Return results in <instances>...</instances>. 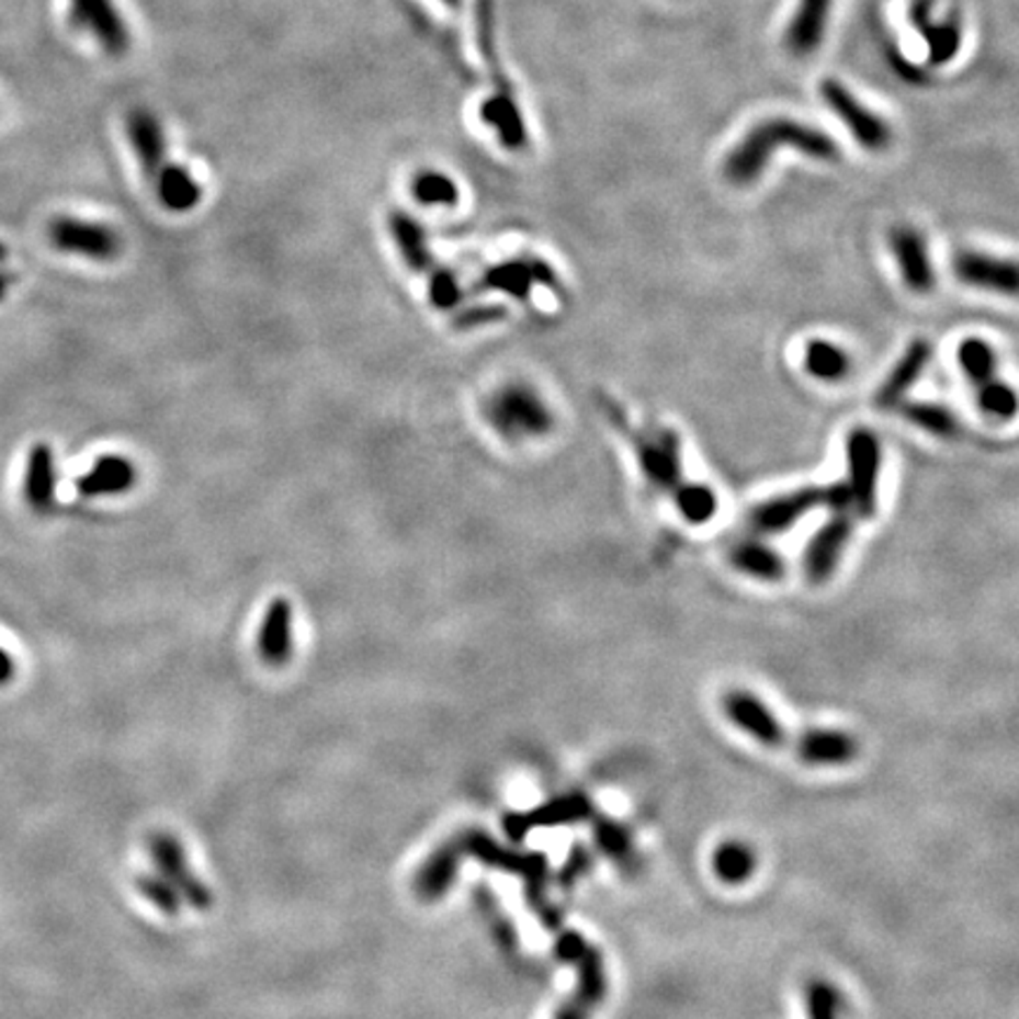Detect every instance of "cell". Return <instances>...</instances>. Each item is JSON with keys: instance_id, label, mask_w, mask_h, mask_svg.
<instances>
[{"instance_id": "6da1fadb", "label": "cell", "mask_w": 1019, "mask_h": 1019, "mask_svg": "<svg viewBox=\"0 0 1019 1019\" xmlns=\"http://www.w3.org/2000/svg\"><path fill=\"white\" fill-rule=\"evenodd\" d=\"M783 145L793 147L814 161L830 163L840 159L838 143L822 128H814V125L789 116H774L752 125L741 143L727 154L723 163L725 178L732 184L756 182L765 172L767 163H770L772 154Z\"/></svg>"}, {"instance_id": "7a4b0ae2", "label": "cell", "mask_w": 1019, "mask_h": 1019, "mask_svg": "<svg viewBox=\"0 0 1019 1019\" xmlns=\"http://www.w3.org/2000/svg\"><path fill=\"white\" fill-rule=\"evenodd\" d=\"M484 420L510 444L543 439L555 428V414L541 392L529 383H506L484 401Z\"/></svg>"}, {"instance_id": "3957f363", "label": "cell", "mask_w": 1019, "mask_h": 1019, "mask_svg": "<svg viewBox=\"0 0 1019 1019\" xmlns=\"http://www.w3.org/2000/svg\"><path fill=\"white\" fill-rule=\"evenodd\" d=\"M465 857H475L482 864L514 873L520 875L527 883V899L531 908L539 914V918L545 922V928H557L559 925V912L547 902L545 897V881H547V859L539 852H514L506 850L500 845L489 838L482 830H467V834L458 836Z\"/></svg>"}, {"instance_id": "277c9868", "label": "cell", "mask_w": 1019, "mask_h": 1019, "mask_svg": "<svg viewBox=\"0 0 1019 1019\" xmlns=\"http://www.w3.org/2000/svg\"><path fill=\"white\" fill-rule=\"evenodd\" d=\"M845 456H848V479H845V486L850 491L852 514L869 522L878 510V479H881L883 463L881 439L869 428H857L848 434V442H845Z\"/></svg>"}, {"instance_id": "5b68a950", "label": "cell", "mask_w": 1019, "mask_h": 1019, "mask_svg": "<svg viewBox=\"0 0 1019 1019\" xmlns=\"http://www.w3.org/2000/svg\"><path fill=\"white\" fill-rule=\"evenodd\" d=\"M819 95L861 147L869 151H883L890 147V123L871 112L867 104H861L854 92L845 83H840L838 78H824L819 83Z\"/></svg>"}, {"instance_id": "8992f818", "label": "cell", "mask_w": 1019, "mask_h": 1019, "mask_svg": "<svg viewBox=\"0 0 1019 1019\" xmlns=\"http://www.w3.org/2000/svg\"><path fill=\"white\" fill-rule=\"evenodd\" d=\"M48 239L61 253L102 262L114 260L123 248L121 234L116 229L104 223H90V219H78L69 215L50 219Z\"/></svg>"}, {"instance_id": "52a82bcc", "label": "cell", "mask_w": 1019, "mask_h": 1019, "mask_svg": "<svg viewBox=\"0 0 1019 1019\" xmlns=\"http://www.w3.org/2000/svg\"><path fill=\"white\" fill-rule=\"evenodd\" d=\"M633 446L642 475L654 489L670 494L682 482V444L668 428L642 430L633 434Z\"/></svg>"}, {"instance_id": "ba28073f", "label": "cell", "mask_w": 1019, "mask_h": 1019, "mask_svg": "<svg viewBox=\"0 0 1019 1019\" xmlns=\"http://www.w3.org/2000/svg\"><path fill=\"white\" fill-rule=\"evenodd\" d=\"M814 508H826V486H801L762 500L748 512V527L760 536L786 534Z\"/></svg>"}, {"instance_id": "9c48e42d", "label": "cell", "mask_w": 1019, "mask_h": 1019, "mask_svg": "<svg viewBox=\"0 0 1019 1019\" xmlns=\"http://www.w3.org/2000/svg\"><path fill=\"white\" fill-rule=\"evenodd\" d=\"M69 22L88 31L106 55L123 57L131 50V31L114 0H69Z\"/></svg>"}, {"instance_id": "30bf717a", "label": "cell", "mask_w": 1019, "mask_h": 1019, "mask_svg": "<svg viewBox=\"0 0 1019 1019\" xmlns=\"http://www.w3.org/2000/svg\"><path fill=\"white\" fill-rule=\"evenodd\" d=\"M852 534H854V522H852L850 512H834L828 517L805 547L803 567H805V576L809 584L814 586L826 584L828 578L836 574L838 564L845 555V547H848V543L852 541Z\"/></svg>"}, {"instance_id": "8fae6325", "label": "cell", "mask_w": 1019, "mask_h": 1019, "mask_svg": "<svg viewBox=\"0 0 1019 1019\" xmlns=\"http://www.w3.org/2000/svg\"><path fill=\"white\" fill-rule=\"evenodd\" d=\"M723 711L732 725L739 727L750 739L767 748H781L789 744V732L779 717L767 709V703L748 689H732L723 699Z\"/></svg>"}, {"instance_id": "7c38bea8", "label": "cell", "mask_w": 1019, "mask_h": 1019, "mask_svg": "<svg viewBox=\"0 0 1019 1019\" xmlns=\"http://www.w3.org/2000/svg\"><path fill=\"white\" fill-rule=\"evenodd\" d=\"M149 850L161 875L178 890V895L182 899L190 902L194 908H199V912H206V908H211L213 904L211 890L199 881V878L190 871V867H186L184 850L178 842V838H172L168 834H154L149 840Z\"/></svg>"}, {"instance_id": "4fadbf2b", "label": "cell", "mask_w": 1019, "mask_h": 1019, "mask_svg": "<svg viewBox=\"0 0 1019 1019\" xmlns=\"http://www.w3.org/2000/svg\"><path fill=\"white\" fill-rule=\"evenodd\" d=\"M890 248L895 256L904 286L914 293H930L937 284L930 246L922 234L908 225H899L890 234Z\"/></svg>"}, {"instance_id": "5bb4252c", "label": "cell", "mask_w": 1019, "mask_h": 1019, "mask_svg": "<svg viewBox=\"0 0 1019 1019\" xmlns=\"http://www.w3.org/2000/svg\"><path fill=\"white\" fill-rule=\"evenodd\" d=\"M953 274L970 288L1000 295H1015L1019 286V272L1012 260L986 256L980 253V250H961V253H955Z\"/></svg>"}, {"instance_id": "9a60e30c", "label": "cell", "mask_w": 1019, "mask_h": 1019, "mask_svg": "<svg viewBox=\"0 0 1019 1019\" xmlns=\"http://www.w3.org/2000/svg\"><path fill=\"white\" fill-rule=\"evenodd\" d=\"M592 803L584 793H571L555 797V801L545 803L531 812H512L503 817V828L510 840H522L531 828L539 826H562V824H576L592 817Z\"/></svg>"}, {"instance_id": "2e32d148", "label": "cell", "mask_w": 1019, "mask_h": 1019, "mask_svg": "<svg viewBox=\"0 0 1019 1019\" xmlns=\"http://www.w3.org/2000/svg\"><path fill=\"white\" fill-rule=\"evenodd\" d=\"M830 10H834V0H797L793 18L783 31V45L791 55L807 57L819 50Z\"/></svg>"}, {"instance_id": "e0dca14e", "label": "cell", "mask_w": 1019, "mask_h": 1019, "mask_svg": "<svg viewBox=\"0 0 1019 1019\" xmlns=\"http://www.w3.org/2000/svg\"><path fill=\"white\" fill-rule=\"evenodd\" d=\"M795 752L812 767H840L859 756V744L852 734L840 729H807L795 739Z\"/></svg>"}, {"instance_id": "ac0fdd59", "label": "cell", "mask_w": 1019, "mask_h": 1019, "mask_svg": "<svg viewBox=\"0 0 1019 1019\" xmlns=\"http://www.w3.org/2000/svg\"><path fill=\"white\" fill-rule=\"evenodd\" d=\"M930 359H932V344L928 340L916 338L904 350V354L899 356V362L892 366L885 383L878 387L875 404L881 406V409H892V406L902 404L904 397L908 395V389H912L918 383L922 371L928 369Z\"/></svg>"}, {"instance_id": "d6986e66", "label": "cell", "mask_w": 1019, "mask_h": 1019, "mask_svg": "<svg viewBox=\"0 0 1019 1019\" xmlns=\"http://www.w3.org/2000/svg\"><path fill=\"white\" fill-rule=\"evenodd\" d=\"M482 121L494 128L498 143L508 151H524L529 147V131L514 92L494 90L479 106Z\"/></svg>"}, {"instance_id": "ffe728a7", "label": "cell", "mask_w": 1019, "mask_h": 1019, "mask_svg": "<svg viewBox=\"0 0 1019 1019\" xmlns=\"http://www.w3.org/2000/svg\"><path fill=\"white\" fill-rule=\"evenodd\" d=\"M125 133H128L131 147L139 166H143L145 176L154 180L156 172L166 163V137L161 121L156 118V114L149 112V109L137 106L128 114V118H125Z\"/></svg>"}, {"instance_id": "44dd1931", "label": "cell", "mask_w": 1019, "mask_h": 1019, "mask_svg": "<svg viewBox=\"0 0 1019 1019\" xmlns=\"http://www.w3.org/2000/svg\"><path fill=\"white\" fill-rule=\"evenodd\" d=\"M930 8L932 0H916L912 10V22L918 29V34L928 43V61L932 67H944L961 53L963 34H961V20L951 14L947 22L932 24L930 22Z\"/></svg>"}, {"instance_id": "7402d4cb", "label": "cell", "mask_w": 1019, "mask_h": 1019, "mask_svg": "<svg viewBox=\"0 0 1019 1019\" xmlns=\"http://www.w3.org/2000/svg\"><path fill=\"white\" fill-rule=\"evenodd\" d=\"M463 857L465 852H463V845L458 838H453L444 842L442 848H437L426 859V864L420 867L416 875V881H414L416 895L426 902H434L439 897H444L451 890L453 881H456Z\"/></svg>"}, {"instance_id": "603a6c76", "label": "cell", "mask_w": 1019, "mask_h": 1019, "mask_svg": "<svg viewBox=\"0 0 1019 1019\" xmlns=\"http://www.w3.org/2000/svg\"><path fill=\"white\" fill-rule=\"evenodd\" d=\"M258 652L264 664L284 666L293 654V607L286 598H276L264 611L258 633Z\"/></svg>"}, {"instance_id": "cb8c5ba5", "label": "cell", "mask_w": 1019, "mask_h": 1019, "mask_svg": "<svg viewBox=\"0 0 1019 1019\" xmlns=\"http://www.w3.org/2000/svg\"><path fill=\"white\" fill-rule=\"evenodd\" d=\"M137 484V467L123 456H102L95 461L83 477H78L76 491L86 498L123 496Z\"/></svg>"}, {"instance_id": "d4e9b609", "label": "cell", "mask_w": 1019, "mask_h": 1019, "mask_svg": "<svg viewBox=\"0 0 1019 1019\" xmlns=\"http://www.w3.org/2000/svg\"><path fill=\"white\" fill-rule=\"evenodd\" d=\"M57 491V469L55 453L48 444H34L29 451L26 475H24V498L36 512H48L55 506Z\"/></svg>"}, {"instance_id": "484cf974", "label": "cell", "mask_w": 1019, "mask_h": 1019, "mask_svg": "<svg viewBox=\"0 0 1019 1019\" xmlns=\"http://www.w3.org/2000/svg\"><path fill=\"white\" fill-rule=\"evenodd\" d=\"M729 564L750 578H758L765 584L781 581L786 576V562L760 539H744L729 547Z\"/></svg>"}, {"instance_id": "4316f807", "label": "cell", "mask_w": 1019, "mask_h": 1019, "mask_svg": "<svg viewBox=\"0 0 1019 1019\" xmlns=\"http://www.w3.org/2000/svg\"><path fill=\"white\" fill-rule=\"evenodd\" d=\"M156 194L159 201L172 213H190L199 206L203 196L201 184L190 170L180 163H163L156 172Z\"/></svg>"}, {"instance_id": "83f0119b", "label": "cell", "mask_w": 1019, "mask_h": 1019, "mask_svg": "<svg viewBox=\"0 0 1019 1019\" xmlns=\"http://www.w3.org/2000/svg\"><path fill=\"white\" fill-rule=\"evenodd\" d=\"M387 225L409 270L428 272L432 268V253L428 248V234L418 219L404 211H392Z\"/></svg>"}, {"instance_id": "f1b7e54d", "label": "cell", "mask_w": 1019, "mask_h": 1019, "mask_svg": "<svg viewBox=\"0 0 1019 1019\" xmlns=\"http://www.w3.org/2000/svg\"><path fill=\"white\" fill-rule=\"evenodd\" d=\"M805 371L819 383H842L852 373V356L840 344L814 338L805 344Z\"/></svg>"}, {"instance_id": "f546056e", "label": "cell", "mask_w": 1019, "mask_h": 1019, "mask_svg": "<svg viewBox=\"0 0 1019 1019\" xmlns=\"http://www.w3.org/2000/svg\"><path fill=\"white\" fill-rule=\"evenodd\" d=\"M475 34H477V50L484 59L494 90L498 92H514L510 78L503 73L496 48V18H494V0H475Z\"/></svg>"}, {"instance_id": "4dcf8cb0", "label": "cell", "mask_w": 1019, "mask_h": 1019, "mask_svg": "<svg viewBox=\"0 0 1019 1019\" xmlns=\"http://www.w3.org/2000/svg\"><path fill=\"white\" fill-rule=\"evenodd\" d=\"M531 288H534V279H531L527 258L491 264L477 281V291H498L514 297V301H527Z\"/></svg>"}, {"instance_id": "1f68e13d", "label": "cell", "mask_w": 1019, "mask_h": 1019, "mask_svg": "<svg viewBox=\"0 0 1019 1019\" xmlns=\"http://www.w3.org/2000/svg\"><path fill=\"white\" fill-rule=\"evenodd\" d=\"M711 867L725 885H741L756 873L758 857L744 840H725L715 848Z\"/></svg>"}, {"instance_id": "d6a6232c", "label": "cell", "mask_w": 1019, "mask_h": 1019, "mask_svg": "<svg viewBox=\"0 0 1019 1019\" xmlns=\"http://www.w3.org/2000/svg\"><path fill=\"white\" fill-rule=\"evenodd\" d=\"M569 963L578 970V986L574 996L586 1000L590 1008H598L607 998V970L600 951L586 942Z\"/></svg>"}, {"instance_id": "836d02e7", "label": "cell", "mask_w": 1019, "mask_h": 1019, "mask_svg": "<svg viewBox=\"0 0 1019 1019\" xmlns=\"http://www.w3.org/2000/svg\"><path fill=\"white\" fill-rule=\"evenodd\" d=\"M902 416L918 430L939 439H955L963 432L961 420L955 418V414L935 401H906L902 406Z\"/></svg>"}, {"instance_id": "e575fe53", "label": "cell", "mask_w": 1019, "mask_h": 1019, "mask_svg": "<svg viewBox=\"0 0 1019 1019\" xmlns=\"http://www.w3.org/2000/svg\"><path fill=\"white\" fill-rule=\"evenodd\" d=\"M670 496L687 524H709L717 514V496L709 484L682 479L676 489L670 491Z\"/></svg>"}, {"instance_id": "d590c367", "label": "cell", "mask_w": 1019, "mask_h": 1019, "mask_svg": "<svg viewBox=\"0 0 1019 1019\" xmlns=\"http://www.w3.org/2000/svg\"><path fill=\"white\" fill-rule=\"evenodd\" d=\"M955 362H959L961 371L965 373V378L975 387L996 378L998 354L994 350V344L986 342L984 338L961 340L959 350H955Z\"/></svg>"}, {"instance_id": "8d00e7d4", "label": "cell", "mask_w": 1019, "mask_h": 1019, "mask_svg": "<svg viewBox=\"0 0 1019 1019\" xmlns=\"http://www.w3.org/2000/svg\"><path fill=\"white\" fill-rule=\"evenodd\" d=\"M411 196L420 206L453 208L458 203V184L439 170H420L411 180Z\"/></svg>"}, {"instance_id": "74e56055", "label": "cell", "mask_w": 1019, "mask_h": 1019, "mask_svg": "<svg viewBox=\"0 0 1019 1019\" xmlns=\"http://www.w3.org/2000/svg\"><path fill=\"white\" fill-rule=\"evenodd\" d=\"M980 411L996 420H1010L1017 414V395L1015 389L998 378L986 381L975 387Z\"/></svg>"}, {"instance_id": "f35d334b", "label": "cell", "mask_w": 1019, "mask_h": 1019, "mask_svg": "<svg viewBox=\"0 0 1019 1019\" xmlns=\"http://www.w3.org/2000/svg\"><path fill=\"white\" fill-rule=\"evenodd\" d=\"M595 842H598V848L607 857L616 859L619 864H629L633 857V840L629 828L609 817L595 819Z\"/></svg>"}, {"instance_id": "ab89813d", "label": "cell", "mask_w": 1019, "mask_h": 1019, "mask_svg": "<svg viewBox=\"0 0 1019 1019\" xmlns=\"http://www.w3.org/2000/svg\"><path fill=\"white\" fill-rule=\"evenodd\" d=\"M845 998L834 984L826 980H814L805 989L807 1019H840Z\"/></svg>"}, {"instance_id": "60d3db41", "label": "cell", "mask_w": 1019, "mask_h": 1019, "mask_svg": "<svg viewBox=\"0 0 1019 1019\" xmlns=\"http://www.w3.org/2000/svg\"><path fill=\"white\" fill-rule=\"evenodd\" d=\"M428 297L432 307L437 309H456L463 303V288L458 276L446 268H439L432 272L428 284Z\"/></svg>"}, {"instance_id": "b9f144b4", "label": "cell", "mask_w": 1019, "mask_h": 1019, "mask_svg": "<svg viewBox=\"0 0 1019 1019\" xmlns=\"http://www.w3.org/2000/svg\"><path fill=\"white\" fill-rule=\"evenodd\" d=\"M137 890L143 892V895L156 906V908H161L163 914L168 916H178L180 914V904H182V897L178 895V890L172 887L166 878H156V875H143V878H137Z\"/></svg>"}, {"instance_id": "7bdbcfd3", "label": "cell", "mask_w": 1019, "mask_h": 1019, "mask_svg": "<svg viewBox=\"0 0 1019 1019\" xmlns=\"http://www.w3.org/2000/svg\"><path fill=\"white\" fill-rule=\"evenodd\" d=\"M508 317V309L503 305H475L467 307L465 312L453 319V326L458 331H469V328H479V326H491L503 321Z\"/></svg>"}, {"instance_id": "ee69618b", "label": "cell", "mask_w": 1019, "mask_h": 1019, "mask_svg": "<svg viewBox=\"0 0 1019 1019\" xmlns=\"http://www.w3.org/2000/svg\"><path fill=\"white\" fill-rule=\"evenodd\" d=\"M527 264H529V272H531V279H534V284L547 286L553 291L559 288V279H557L555 270L545 260L534 258V256H527Z\"/></svg>"}, {"instance_id": "f6af8a7d", "label": "cell", "mask_w": 1019, "mask_h": 1019, "mask_svg": "<svg viewBox=\"0 0 1019 1019\" xmlns=\"http://www.w3.org/2000/svg\"><path fill=\"white\" fill-rule=\"evenodd\" d=\"M588 867H590V854H588L586 850H581V848H576V850L571 852V857H569L567 864H564V871H562V875H559V878H562V883H564V885H571V883L576 881V878H581V875L588 871Z\"/></svg>"}, {"instance_id": "bcb514c9", "label": "cell", "mask_w": 1019, "mask_h": 1019, "mask_svg": "<svg viewBox=\"0 0 1019 1019\" xmlns=\"http://www.w3.org/2000/svg\"><path fill=\"white\" fill-rule=\"evenodd\" d=\"M592 1010H595V1008H590L586 1000H581L578 996H571V998L559 1008V1012L555 1015V1019H590V1012H592Z\"/></svg>"}, {"instance_id": "7dc6e473", "label": "cell", "mask_w": 1019, "mask_h": 1019, "mask_svg": "<svg viewBox=\"0 0 1019 1019\" xmlns=\"http://www.w3.org/2000/svg\"><path fill=\"white\" fill-rule=\"evenodd\" d=\"M12 678H14V661H12V656L0 647V687L10 684Z\"/></svg>"}, {"instance_id": "c3c4849f", "label": "cell", "mask_w": 1019, "mask_h": 1019, "mask_svg": "<svg viewBox=\"0 0 1019 1019\" xmlns=\"http://www.w3.org/2000/svg\"><path fill=\"white\" fill-rule=\"evenodd\" d=\"M442 5H446V8L453 10V12H458L461 5H463V0H442Z\"/></svg>"}, {"instance_id": "681fc988", "label": "cell", "mask_w": 1019, "mask_h": 1019, "mask_svg": "<svg viewBox=\"0 0 1019 1019\" xmlns=\"http://www.w3.org/2000/svg\"><path fill=\"white\" fill-rule=\"evenodd\" d=\"M8 284H10V279H8L3 272H0V301H3V295H5V291H8Z\"/></svg>"}]
</instances>
